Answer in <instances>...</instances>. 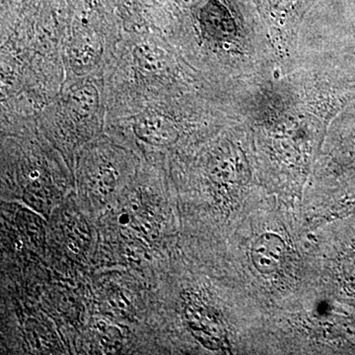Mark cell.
Masks as SVG:
<instances>
[{
    "instance_id": "obj_1",
    "label": "cell",
    "mask_w": 355,
    "mask_h": 355,
    "mask_svg": "<svg viewBox=\"0 0 355 355\" xmlns=\"http://www.w3.org/2000/svg\"><path fill=\"white\" fill-rule=\"evenodd\" d=\"M286 254V243L279 235L273 233L261 235L252 245V263L257 270L265 275L279 270Z\"/></svg>"
}]
</instances>
